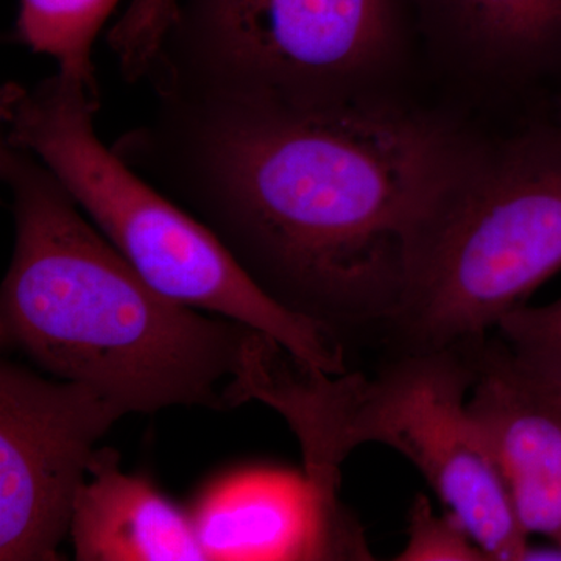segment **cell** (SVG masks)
<instances>
[{
	"mask_svg": "<svg viewBox=\"0 0 561 561\" xmlns=\"http://www.w3.org/2000/svg\"><path fill=\"white\" fill-rule=\"evenodd\" d=\"M524 378H526L527 381H529L530 386L534 387L535 391H537V393L540 394L541 398H545V400L548 401L553 409H557V411L561 413V389H556V387H549L545 386V383L531 381V379L527 378L526 375H524Z\"/></svg>",
	"mask_w": 561,
	"mask_h": 561,
	"instance_id": "cell-15",
	"label": "cell"
},
{
	"mask_svg": "<svg viewBox=\"0 0 561 561\" xmlns=\"http://www.w3.org/2000/svg\"><path fill=\"white\" fill-rule=\"evenodd\" d=\"M411 0H171L157 98L319 113L402 95Z\"/></svg>",
	"mask_w": 561,
	"mask_h": 561,
	"instance_id": "cell-4",
	"label": "cell"
},
{
	"mask_svg": "<svg viewBox=\"0 0 561 561\" xmlns=\"http://www.w3.org/2000/svg\"><path fill=\"white\" fill-rule=\"evenodd\" d=\"M468 408L527 535L561 553V413L535 391L504 343H483Z\"/></svg>",
	"mask_w": 561,
	"mask_h": 561,
	"instance_id": "cell-8",
	"label": "cell"
},
{
	"mask_svg": "<svg viewBox=\"0 0 561 561\" xmlns=\"http://www.w3.org/2000/svg\"><path fill=\"white\" fill-rule=\"evenodd\" d=\"M124 408L87 383L0 364V560H60L95 443Z\"/></svg>",
	"mask_w": 561,
	"mask_h": 561,
	"instance_id": "cell-7",
	"label": "cell"
},
{
	"mask_svg": "<svg viewBox=\"0 0 561 561\" xmlns=\"http://www.w3.org/2000/svg\"><path fill=\"white\" fill-rule=\"evenodd\" d=\"M69 535L80 561L208 560L194 516L147 479L125 474L113 448L92 453Z\"/></svg>",
	"mask_w": 561,
	"mask_h": 561,
	"instance_id": "cell-10",
	"label": "cell"
},
{
	"mask_svg": "<svg viewBox=\"0 0 561 561\" xmlns=\"http://www.w3.org/2000/svg\"><path fill=\"white\" fill-rule=\"evenodd\" d=\"M443 68L474 87L522 91L561 77V0H411Z\"/></svg>",
	"mask_w": 561,
	"mask_h": 561,
	"instance_id": "cell-9",
	"label": "cell"
},
{
	"mask_svg": "<svg viewBox=\"0 0 561 561\" xmlns=\"http://www.w3.org/2000/svg\"><path fill=\"white\" fill-rule=\"evenodd\" d=\"M14 250L0 290V342L127 413L227 411L253 331L154 289L31 151L2 142Z\"/></svg>",
	"mask_w": 561,
	"mask_h": 561,
	"instance_id": "cell-2",
	"label": "cell"
},
{
	"mask_svg": "<svg viewBox=\"0 0 561 561\" xmlns=\"http://www.w3.org/2000/svg\"><path fill=\"white\" fill-rule=\"evenodd\" d=\"M561 268V121L472 142L416 232L398 312L404 353L479 345Z\"/></svg>",
	"mask_w": 561,
	"mask_h": 561,
	"instance_id": "cell-6",
	"label": "cell"
},
{
	"mask_svg": "<svg viewBox=\"0 0 561 561\" xmlns=\"http://www.w3.org/2000/svg\"><path fill=\"white\" fill-rule=\"evenodd\" d=\"M101 101L55 73L0 98L3 142L31 151L147 283L172 300L265 332L306 364L343 375V343L289 311L247 275L216 234L139 175L95 131Z\"/></svg>",
	"mask_w": 561,
	"mask_h": 561,
	"instance_id": "cell-5",
	"label": "cell"
},
{
	"mask_svg": "<svg viewBox=\"0 0 561 561\" xmlns=\"http://www.w3.org/2000/svg\"><path fill=\"white\" fill-rule=\"evenodd\" d=\"M121 0H21L18 43L57 62L58 73L101 99L92 47Z\"/></svg>",
	"mask_w": 561,
	"mask_h": 561,
	"instance_id": "cell-12",
	"label": "cell"
},
{
	"mask_svg": "<svg viewBox=\"0 0 561 561\" xmlns=\"http://www.w3.org/2000/svg\"><path fill=\"white\" fill-rule=\"evenodd\" d=\"M483 343L404 353L367 378L330 375L278 342H265L251 354L238 393L289 424L324 515L343 513L337 493L346 457L365 443H379L412 461L486 559L526 560L529 535L468 408Z\"/></svg>",
	"mask_w": 561,
	"mask_h": 561,
	"instance_id": "cell-3",
	"label": "cell"
},
{
	"mask_svg": "<svg viewBox=\"0 0 561 561\" xmlns=\"http://www.w3.org/2000/svg\"><path fill=\"white\" fill-rule=\"evenodd\" d=\"M208 560L337 559L305 478L271 472L214 494L194 516Z\"/></svg>",
	"mask_w": 561,
	"mask_h": 561,
	"instance_id": "cell-11",
	"label": "cell"
},
{
	"mask_svg": "<svg viewBox=\"0 0 561 561\" xmlns=\"http://www.w3.org/2000/svg\"><path fill=\"white\" fill-rule=\"evenodd\" d=\"M398 561H485L470 531L448 512L438 516L426 496H416L409 512V537Z\"/></svg>",
	"mask_w": 561,
	"mask_h": 561,
	"instance_id": "cell-14",
	"label": "cell"
},
{
	"mask_svg": "<svg viewBox=\"0 0 561 561\" xmlns=\"http://www.w3.org/2000/svg\"><path fill=\"white\" fill-rule=\"evenodd\" d=\"M497 331L527 378L561 389V298L540 308L519 306L500 321Z\"/></svg>",
	"mask_w": 561,
	"mask_h": 561,
	"instance_id": "cell-13",
	"label": "cell"
},
{
	"mask_svg": "<svg viewBox=\"0 0 561 561\" xmlns=\"http://www.w3.org/2000/svg\"><path fill=\"white\" fill-rule=\"evenodd\" d=\"M476 136L404 95L319 113L157 98L113 150L343 343L398 312L416 232Z\"/></svg>",
	"mask_w": 561,
	"mask_h": 561,
	"instance_id": "cell-1",
	"label": "cell"
},
{
	"mask_svg": "<svg viewBox=\"0 0 561 561\" xmlns=\"http://www.w3.org/2000/svg\"><path fill=\"white\" fill-rule=\"evenodd\" d=\"M553 114L561 121V95L557 98L556 103H553Z\"/></svg>",
	"mask_w": 561,
	"mask_h": 561,
	"instance_id": "cell-16",
	"label": "cell"
}]
</instances>
